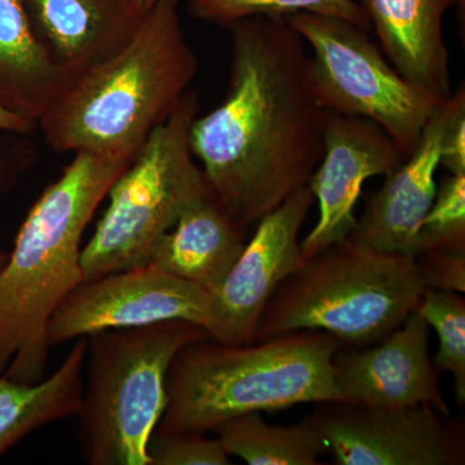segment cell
<instances>
[{
  "label": "cell",
  "mask_w": 465,
  "mask_h": 465,
  "mask_svg": "<svg viewBox=\"0 0 465 465\" xmlns=\"http://www.w3.org/2000/svg\"><path fill=\"white\" fill-rule=\"evenodd\" d=\"M463 109L465 88L460 84L434 112L405 161L385 174V182L370 197L349 240L382 252L415 258L421 224L437 192L443 134Z\"/></svg>",
  "instance_id": "5bb4252c"
},
{
  "label": "cell",
  "mask_w": 465,
  "mask_h": 465,
  "mask_svg": "<svg viewBox=\"0 0 465 465\" xmlns=\"http://www.w3.org/2000/svg\"><path fill=\"white\" fill-rule=\"evenodd\" d=\"M150 465H229L219 439L206 433H153L148 446Z\"/></svg>",
  "instance_id": "cb8c5ba5"
},
{
  "label": "cell",
  "mask_w": 465,
  "mask_h": 465,
  "mask_svg": "<svg viewBox=\"0 0 465 465\" xmlns=\"http://www.w3.org/2000/svg\"><path fill=\"white\" fill-rule=\"evenodd\" d=\"M79 445L91 465H150L148 446L167 402V374L191 342L211 339L200 324L164 321L85 336Z\"/></svg>",
  "instance_id": "8992f818"
},
{
  "label": "cell",
  "mask_w": 465,
  "mask_h": 465,
  "mask_svg": "<svg viewBox=\"0 0 465 465\" xmlns=\"http://www.w3.org/2000/svg\"><path fill=\"white\" fill-rule=\"evenodd\" d=\"M424 290L414 258L344 238L304 260L277 287L253 342L324 331L341 349L369 347L405 322Z\"/></svg>",
  "instance_id": "5b68a950"
},
{
  "label": "cell",
  "mask_w": 465,
  "mask_h": 465,
  "mask_svg": "<svg viewBox=\"0 0 465 465\" xmlns=\"http://www.w3.org/2000/svg\"><path fill=\"white\" fill-rule=\"evenodd\" d=\"M405 158L390 134L375 122L329 112L322 158L308 183L318 202L320 216L300 242L302 259L348 238L356 226V207L363 183L391 173Z\"/></svg>",
  "instance_id": "7c38bea8"
},
{
  "label": "cell",
  "mask_w": 465,
  "mask_h": 465,
  "mask_svg": "<svg viewBox=\"0 0 465 465\" xmlns=\"http://www.w3.org/2000/svg\"><path fill=\"white\" fill-rule=\"evenodd\" d=\"M338 465H463L465 430L430 406L316 403L307 415Z\"/></svg>",
  "instance_id": "9c48e42d"
},
{
  "label": "cell",
  "mask_w": 465,
  "mask_h": 465,
  "mask_svg": "<svg viewBox=\"0 0 465 465\" xmlns=\"http://www.w3.org/2000/svg\"><path fill=\"white\" fill-rule=\"evenodd\" d=\"M27 213L0 268V375L35 382L47 371L48 321L84 281L81 242L131 159L76 152Z\"/></svg>",
  "instance_id": "3957f363"
},
{
  "label": "cell",
  "mask_w": 465,
  "mask_h": 465,
  "mask_svg": "<svg viewBox=\"0 0 465 465\" xmlns=\"http://www.w3.org/2000/svg\"><path fill=\"white\" fill-rule=\"evenodd\" d=\"M211 295L148 264L82 281L52 314L48 347L113 329L188 321L206 330Z\"/></svg>",
  "instance_id": "30bf717a"
},
{
  "label": "cell",
  "mask_w": 465,
  "mask_h": 465,
  "mask_svg": "<svg viewBox=\"0 0 465 465\" xmlns=\"http://www.w3.org/2000/svg\"><path fill=\"white\" fill-rule=\"evenodd\" d=\"M339 349L324 331L249 345L191 342L168 369L166 409L154 432H213L235 416L341 401L332 363Z\"/></svg>",
  "instance_id": "277c9868"
},
{
  "label": "cell",
  "mask_w": 465,
  "mask_h": 465,
  "mask_svg": "<svg viewBox=\"0 0 465 465\" xmlns=\"http://www.w3.org/2000/svg\"><path fill=\"white\" fill-rule=\"evenodd\" d=\"M246 243L247 229L211 195L180 217L159 242L150 264L213 292L240 259Z\"/></svg>",
  "instance_id": "e0dca14e"
},
{
  "label": "cell",
  "mask_w": 465,
  "mask_h": 465,
  "mask_svg": "<svg viewBox=\"0 0 465 465\" xmlns=\"http://www.w3.org/2000/svg\"><path fill=\"white\" fill-rule=\"evenodd\" d=\"M226 29L228 91L195 118L191 143L215 200L249 229L308 185L329 112L318 103L305 43L286 17L244 18Z\"/></svg>",
  "instance_id": "6da1fadb"
},
{
  "label": "cell",
  "mask_w": 465,
  "mask_h": 465,
  "mask_svg": "<svg viewBox=\"0 0 465 465\" xmlns=\"http://www.w3.org/2000/svg\"><path fill=\"white\" fill-rule=\"evenodd\" d=\"M36 124L33 122L27 121L23 116L14 114L8 110L3 109L0 106V131L5 133L25 134L32 133Z\"/></svg>",
  "instance_id": "4316f807"
},
{
  "label": "cell",
  "mask_w": 465,
  "mask_h": 465,
  "mask_svg": "<svg viewBox=\"0 0 465 465\" xmlns=\"http://www.w3.org/2000/svg\"><path fill=\"white\" fill-rule=\"evenodd\" d=\"M415 311L439 336L433 363L454 378L455 401L465 405V299L452 291H423Z\"/></svg>",
  "instance_id": "7402d4cb"
},
{
  "label": "cell",
  "mask_w": 465,
  "mask_h": 465,
  "mask_svg": "<svg viewBox=\"0 0 465 465\" xmlns=\"http://www.w3.org/2000/svg\"><path fill=\"white\" fill-rule=\"evenodd\" d=\"M286 18L311 48L312 82L321 106L375 122L407 157L449 97L401 74L370 38L369 30L341 18L305 12Z\"/></svg>",
  "instance_id": "ba28073f"
},
{
  "label": "cell",
  "mask_w": 465,
  "mask_h": 465,
  "mask_svg": "<svg viewBox=\"0 0 465 465\" xmlns=\"http://www.w3.org/2000/svg\"><path fill=\"white\" fill-rule=\"evenodd\" d=\"M440 164L451 174H465V109L459 112L440 143Z\"/></svg>",
  "instance_id": "484cf974"
},
{
  "label": "cell",
  "mask_w": 465,
  "mask_h": 465,
  "mask_svg": "<svg viewBox=\"0 0 465 465\" xmlns=\"http://www.w3.org/2000/svg\"><path fill=\"white\" fill-rule=\"evenodd\" d=\"M309 185L262 217L223 283L210 292L206 331L225 345H249L266 302L304 259L300 232L313 207Z\"/></svg>",
  "instance_id": "8fae6325"
},
{
  "label": "cell",
  "mask_w": 465,
  "mask_h": 465,
  "mask_svg": "<svg viewBox=\"0 0 465 465\" xmlns=\"http://www.w3.org/2000/svg\"><path fill=\"white\" fill-rule=\"evenodd\" d=\"M465 247V174L443 177L424 217L419 251Z\"/></svg>",
  "instance_id": "603a6c76"
},
{
  "label": "cell",
  "mask_w": 465,
  "mask_h": 465,
  "mask_svg": "<svg viewBox=\"0 0 465 465\" xmlns=\"http://www.w3.org/2000/svg\"><path fill=\"white\" fill-rule=\"evenodd\" d=\"M333 381L341 401L381 407L430 406L451 415L430 357V326L414 311L369 347L339 349Z\"/></svg>",
  "instance_id": "4fadbf2b"
},
{
  "label": "cell",
  "mask_w": 465,
  "mask_h": 465,
  "mask_svg": "<svg viewBox=\"0 0 465 465\" xmlns=\"http://www.w3.org/2000/svg\"><path fill=\"white\" fill-rule=\"evenodd\" d=\"M64 81L34 33L24 0H0V106L38 125Z\"/></svg>",
  "instance_id": "ac0fdd59"
},
{
  "label": "cell",
  "mask_w": 465,
  "mask_h": 465,
  "mask_svg": "<svg viewBox=\"0 0 465 465\" xmlns=\"http://www.w3.org/2000/svg\"><path fill=\"white\" fill-rule=\"evenodd\" d=\"M213 432L229 457L250 465H317L327 452L308 416L298 424L272 425L262 412H250L229 419Z\"/></svg>",
  "instance_id": "ffe728a7"
},
{
  "label": "cell",
  "mask_w": 465,
  "mask_h": 465,
  "mask_svg": "<svg viewBox=\"0 0 465 465\" xmlns=\"http://www.w3.org/2000/svg\"><path fill=\"white\" fill-rule=\"evenodd\" d=\"M374 27L379 47L397 70L442 97L451 92L443 18L464 0H356Z\"/></svg>",
  "instance_id": "2e32d148"
},
{
  "label": "cell",
  "mask_w": 465,
  "mask_h": 465,
  "mask_svg": "<svg viewBox=\"0 0 465 465\" xmlns=\"http://www.w3.org/2000/svg\"><path fill=\"white\" fill-rule=\"evenodd\" d=\"M198 115L200 99L189 90L110 186L109 206L82 249L84 281L150 264L180 217L213 195L192 150Z\"/></svg>",
  "instance_id": "52a82bcc"
},
{
  "label": "cell",
  "mask_w": 465,
  "mask_h": 465,
  "mask_svg": "<svg viewBox=\"0 0 465 465\" xmlns=\"http://www.w3.org/2000/svg\"><path fill=\"white\" fill-rule=\"evenodd\" d=\"M140 3V5L143 8V11H148L150 7L155 5L158 0H137Z\"/></svg>",
  "instance_id": "f1b7e54d"
},
{
  "label": "cell",
  "mask_w": 465,
  "mask_h": 465,
  "mask_svg": "<svg viewBox=\"0 0 465 465\" xmlns=\"http://www.w3.org/2000/svg\"><path fill=\"white\" fill-rule=\"evenodd\" d=\"M180 3L158 0L118 51L64 82L38 121L54 152L134 161L173 115L200 69Z\"/></svg>",
  "instance_id": "7a4b0ae2"
},
{
  "label": "cell",
  "mask_w": 465,
  "mask_h": 465,
  "mask_svg": "<svg viewBox=\"0 0 465 465\" xmlns=\"http://www.w3.org/2000/svg\"><path fill=\"white\" fill-rule=\"evenodd\" d=\"M188 9L193 17L224 27L244 18L289 17L305 12L341 18L362 29H371L356 0H189Z\"/></svg>",
  "instance_id": "44dd1931"
},
{
  "label": "cell",
  "mask_w": 465,
  "mask_h": 465,
  "mask_svg": "<svg viewBox=\"0 0 465 465\" xmlns=\"http://www.w3.org/2000/svg\"><path fill=\"white\" fill-rule=\"evenodd\" d=\"M3 182V174L2 168H0V185H2ZM8 253H5V251L0 250V268L5 265V262H7Z\"/></svg>",
  "instance_id": "83f0119b"
},
{
  "label": "cell",
  "mask_w": 465,
  "mask_h": 465,
  "mask_svg": "<svg viewBox=\"0 0 465 465\" xmlns=\"http://www.w3.org/2000/svg\"><path fill=\"white\" fill-rule=\"evenodd\" d=\"M414 259L424 289L465 292V247L419 251Z\"/></svg>",
  "instance_id": "d4e9b609"
},
{
  "label": "cell",
  "mask_w": 465,
  "mask_h": 465,
  "mask_svg": "<svg viewBox=\"0 0 465 465\" xmlns=\"http://www.w3.org/2000/svg\"><path fill=\"white\" fill-rule=\"evenodd\" d=\"M87 347V338L76 339L56 371L39 381H17L0 375V457L34 430L78 416Z\"/></svg>",
  "instance_id": "d6986e66"
},
{
  "label": "cell",
  "mask_w": 465,
  "mask_h": 465,
  "mask_svg": "<svg viewBox=\"0 0 465 465\" xmlns=\"http://www.w3.org/2000/svg\"><path fill=\"white\" fill-rule=\"evenodd\" d=\"M24 5L36 38L65 81L118 51L146 12L137 0H24Z\"/></svg>",
  "instance_id": "9a60e30c"
}]
</instances>
